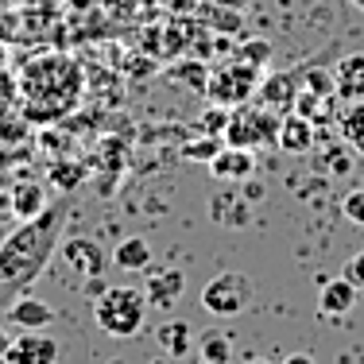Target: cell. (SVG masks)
I'll use <instances>...</instances> for the list:
<instances>
[{"label":"cell","instance_id":"6da1fadb","mask_svg":"<svg viewBox=\"0 0 364 364\" xmlns=\"http://www.w3.org/2000/svg\"><path fill=\"white\" fill-rule=\"evenodd\" d=\"M66 213H70V202L58 198V202H50L39 218H28L4 245H0V314H4L20 294H28L31 283L47 272L50 256L58 252V240H63Z\"/></svg>","mask_w":364,"mask_h":364},{"label":"cell","instance_id":"7a4b0ae2","mask_svg":"<svg viewBox=\"0 0 364 364\" xmlns=\"http://www.w3.org/2000/svg\"><path fill=\"white\" fill-rule=\"evenodd\" d=\"M147 294L136 287H105L93 302V318L109 337H136L147 322Z\"/></svg>","mask_w":364,"mask_h":364},{"label":"cell","instance_id":"3957f363","mask_svg":"<svg viewBox=\"0 0 364 364\" xmlns=\"http://www.w3.org/2000/svg\"><path fill=\"white\" fill-rule=\"evenodd\" d=\"M279 120L283 112L275 109H252V105H237L229 112V124H225V144H237V147H267L275 144L279 136Z\"/></svg>","mask_w":364,"mask_h":364},{"label":"cell","instance_id":"277c9868","mask_svg":"<svg viewBox=\"0 0 364 364\" xmlns=\"http://www.w3.org/2000/svg\"><path fill=\"white\" fill-rule=\"evenodd\" d=\"M256 299V287L245 272H221L205 283L202 291V306L218 318H232L240 310H248V302Z\"/></svg>","mask_w":364,"mask_h":364},{"label":"cell","instance_id":"5b68a950","mask_svg":"<svg viewBox=\"0 0 364 364\" xmlns=\"http://www.w3.org/2000/svg\"><path fill=\"white\" fill-rule=\"evenodd\" d=\"M259 74H264V70H256V66H248V63H240V58H232L229 66H221L218 74H210V85H205V93H210L213 105L237 109V105H245V101L256 93Z\"/></svg>","mask_w":364,"mask_h":364},{"label":"cell","instance_id":"8992f818","mask_svg":"<svg viewBox=\"0 0 364 364\" xmlns=\"http://www.w3.org/2000/svg\"><path fill=\"white\" fill-rule=\"evenodd\" d=\"M8 364H55L58 360V341L43 329H28V333H16L8 345Z\"/></svg>","mask_w":364,"mask_h":364},{"label":"cell","instance_id":"52a82bcc","mask_svg":"<svg viewBox=\"0 0 364 364\" xmlns=\"http://www.w3.org/2000/svg\"><path fill=\"white\" fill-rule=\"evenodd\" d=\"M299 90H302V74L299 70L267 74V77H259V85H256L259 101H264L267 109H275V112H291L294 101H299Z\"/></svg>","mask_w":364,"mask_h":364},{"label":"cell","instance_id":"ba28073f","mask_svg":"<svg viewBox=\"0 0 364 364\" xmlns=\"http://www.w3.org/2000/svg\"><path fill=\"white\" fill-rule=\"evenodd\" d=\"M210 175L221 182H245L256 175V155L252 147H237V144H225L218 155L210 159Z\"/></svg>","mask_w":364,"mask_h":364},{"label":"cell","instance_id":"9c48e42d","mask_svg":"<svg viewBox=\"0 0 364 364\" xmlns=\"http://www.w3.org/2000/svg\"><path fill=\"white\" fill-rule=\"evenodd\" d=\"M0 318H4V322L12 326L16 333H28V329H47L50 322H55V310H50L43 299L20 294V299H16V302H12V306H8Z\"/></svg>","mask_w":364,"mask_h":364},{"label":"cell","instance_id":"30bf717a","mask_svg":"<svg viewBox=\"0 0 364 364\" xmlns=\"http://www.w3.org/2000/svg\"><path fill=\"white\" fill-rule=\"evenodd\" d=\"M275 144H279L287 155H306L310 147H314V120L302 117V112H283Z\"/></svg>","mask_w":364,"mask_h":364},{"label":"cell","instance_id":"8fae6325","mask_svg":"<svg viewBox=\"0 0 364 364\" xmlns=\"http://www.w3.org/2000/svg\"><path fill=\"white\" fill-rule=\"evenodd\" d=\"M182 287H186V275L178 267H163V272H151L147 267V283H144V294L151 306H175Z\"/></svg>","mask_w":364,"mask_h":364},{"label":"cell","instance_id":"7c38bea8","mask_svg":"<svg viewBox=\"0 0 364 364\" xmlns=\"http://www.w3.org/2000/svg\"><path fill=\"white\" fill-rule=\"evenodd\" d=\"M240 4H245V0H202V4H198V20L210 31H225V36H229V31H240V23H245Z\"/></svg>","mask_w":364,"mask_h":364},{"label":"cell","instance_id":"4fadbf2b","mask_svg":"<svg viewBox=\"0 0 364 364\" xmlns=\"http://www.w3.org/2000/svg\"><path fill=\"white\" fill-rule=\"evenodd\" d=\"M66 259H70V267L85 275V279H101V272H105V252H101L97 240L90 237H70L66 240Z\"/></svg>","mask_w":364,"mask_h":364},{"label":"cell","instance_id":"5bb4252c","mask_svg":"<svg viewBox=\"0 0 364 364\" xmlns=\"http://www.w3.org/2000/svg\"><path fill=\"white\" fill-rule=\"evenodd\" d=\"M357 283H349L341 275V279H329L326 287H322V299H318V310H322L326 318H341V314H349L353 306H357Z\"/></svg>","mask_w":364,"mask_h":364},{"label":"cell","instance_id":"9a60e30c","mask_svg":"<svg viewBox=\"0 0 364 364\" xmlns=\"http://www.w3.org/2000/svg\"><path fill=\"white\" fill-rule=\"evenodd\" d=\"M337 97L349 105V101H360L364 97V55H345L341 63H337Z\"/></svg>","mask_w":364,"mask_h":364},{"label":"cell","instance_id":"2e32d148","mask_svg":"<svg viewBox=\"0 0 364 364\" xmlns=\"http://www.w3.org/2000/svg\"><path fill=\"white\" fill-rule=\"evenodd\" d=\"M8 202H12L16 218L28 221V218H39V213L47 210L50 198H47V186H39V182H16L12 194H8Z\"/></svg>","mask_w":364,"mask_h":364},{"label":"cell","instance_id":"e0dca14e","mask_svg":"<svg viewBox=\"0 0 364 364\" xmlns=\"http://www.w3.org/2000/svg\"><path fill=\"white\" fill-rule=\"evenodd\" d=\"M112 264L120 272H147L151 267V245L144 237H124L117 248H112Z\"/></svg>","mask_w":364,"mask_h":364},{"label":"cell","instance_id":"ac0fdd59","mask_svg":"<svg viewBox=\"0 0 364 364\" xmlns=\"http://www.w3.org/2000/svg\"><path fill=\"white\" fill-rule=\"evenodd\" d=\"M341 136H345V144H349L353 151L364 155V97L345 105V112H341Z\"/></svg>","mask_w":364,"mask_h":364},{"label":"cell","instance_id":"d6986e66","mask_svg":"<svg viewBox=\"0 0 364 364\" xmlns=\"http://www.w3.org/2000/svg\"><path fill=\"white\" fill-rule=\"evenodd\" d=\"M159 345L171 353V357H186L190 353V326L186 322H167L159 329Z\"/></svg>","mask_w":364,"mask_h":364},{"label":"cell","instance_id":"ffe728a7","mask_svg":"<svg viewBox=\"0 0 364 364\" xmlns=\"http://www.w3.org/2000/svg\"><path fill=\"white\" fill-rule=\"evenodd\" d=\"M225 147V136H198V140H190V144H182V159H190V163H210L213 155H218Z\"/></svg>","mask_w":364,"mask_h":364},{"label":"cell","instance_id":"44dd1931","mask_svg":"<svg viewBox=\"0 0 364 364\" xmlns=\"http://www.w3.org/2000/svg\"><path fill=\"white\" fill-rule=\"evenodd\" d=\"M105 4V12L112 16V20H136V16H144V12H151L159 0H101Z\"/></svg>","mask_w":364,"mask_h":364},{"label":"cell","instance_id":"7402d4cb","mask_svg":"<svg viewBox=\"0 0 364 364\" xmlns=\"http://www.w3.org/2000/svg\"><path fill=\"white\" fill-rule=\"evenodd\" d=\"M202 360H205V364H229V360H232L229 337H221V333L202 337Z\"/></svg>","mask_w":364,"mask_h":364},{"label":"cell","instance_id":"603a6c76","mask_svg":"<svg viewBox=\"0 0 364 364\" xmlns=\"http://www.w3.org/2000/svg\"><path fill=\"white\" fill-rule=\"evenodd\" d=\"M237 58L248 63V66H256V70H264L267 58H272V43L267 39H248L245 47H237Z\"/></svg>","mask_w":364,"mask_h":364},{"label":"cell","instance_id":"cb8c5ba5","mask_svg":"<svg viewBox=\"0 0 364 364\" xmlns=\"http://www.w3.org/2000/svg\"><path fill=\"white\" fill-rule=\"evenodd\" d=\"M302 90H310L314 97H337V77L326 74V70H310L306 77H302Z\"/></svg>","mask_w":364,"mask_h":364},{"label":"cell","instance_id":"d4e9b609","mask_svg":"<svg viewBox=\"0 0 364 364\" xmlns=\"http://www.w3.org/2000/svg\"><path fill=\"white\" fill-rule=\"evenodd\" d=\"M326 167H329V175H349V171H353V151H349V144H329Z\"/></svg>","mask_w":364,"mask_h":364},{"label":"cell","instance_id":"484cf974","mask_svg":"<svg viewBox=\"0 0 364 364\" xmlns=\"http://www.w3.org/2000/svg\"><path fill=\"white\" fill-rule=\"evenodd\" d=\"M171 77H186V85H194V90L205 93V85H210V74H205L202 63H186V66H171Z\"/></svg>","mask_w":364,"mask_h":364},{"label":"cell","instance_id":"4316f807","mask_svg":"<svg viewBox=\"0 0 364 364\" xmlns=\"http://www.w3.org/2000/svg\"><path fill=\"white\" fill-rule=\"evenodd\" d=\"M341 210H345V218H349L353 225H364V190H349L345 202H341Z\"/></svg>","mask_w":364,"mask_h":364},{"label":"cell","instance_id":"83f0119b","mask_svg":"<svg viewBox=\"0 0 364 364\" xmlns=\"http://www.w3.org/2000/svg\"><path fill=\"white\" fill-rule=\"evenodd\" d=\"M345 279H349V283H357V287L364 291V252L349 256V264H345Z\"/></svg>","mask_w":364,"mask_h":364},{"label":"cell","instance_id":"f1b7e54d","mask_svg":"<svg viewBox=\"0 0 364 364\" xmlns=\"http://www.w3.org/2000/svg\"><path fill=\"white\" fill-rule=\"evenodd\" d=\"M202 4V0H167L171 16H194V8Z\"/></svg>","mask_w":364,"mask_h":364},{"label":"cell","instance_id":"f546056e","mask_svg":"<svg viewBox=\"0 0 364 364\" xmlns=\"http://www.w3.org/2000/svg\"><path fill=\"white\" fill-rule=\"evenodd\" d=\"M248 186H245V194H248V202H256V198H264V186L259 182H252V178H245Z\"/></svg>","mask_w":364,"mask_h":364},{"label":"cell","instance_id":"4dcf8cb0","mask_svg":"<svg viewBox=\"0 0 364 364\" xmlns=\"http://www.w3.org/2000/svg\"><path fill=\"white\" fill-rule=\"evenodd\" d=\"M283 364H318V360L310 357V353H291V357L283 360Z\"/></svg>","mask_w":364,"mask_h":364},{"label":"cell","instance_id":"1f68e13d","mask_svg":"<svg viewBox=\"0 0 364 364\" xmlns=\"http://www.w3.org/2000/svg\"><path fill=\"white\" fill-rule=\"evenodd\" d=\"M101 0H70V8L74 12H90V8H97Z\"/></svg>","mask_w":364,"mask_h":364},{"label":"cell","instance_id":"d6a6232c","mask_svg":"<svg viewBox=\"0 0 364 364\" xmlns=\"http://www.w3.org/2000/svg\"><path fill=\"white\" fill-rule=\"evenodd\" d=\"M8 345H12V333H8V326H0V353H8Z\"/></svg>","mask_w":364,"mask_h":364},{"label":"cell","instance_id":"836d02e7","mask_svg":"<svg viewBox=\"0 0 364 364\" xmlns=\"http://www.w3.org/2000/svg\"><path fill=\"white\" fill-rule=\"evenodd\" d=\"M349 4H357V8H360V12H364V0H349Z\"/></svg>","mask_w":364,"mask_h":364},{"label":"cell","instance_id":"e575fe53","mask_svg":"<svg viewBox=\"0 0 364 364\" xmlns=\"http://www.w3.org/2000/svg\"><path fill=\"white\" fill-rule=\"evenodd\" d=\"M0 364H8V357H4V353H0Z\"/></svg>","mask_w":364,"mask_h":364},{"label":"cell","instance_id":"d590c367","mask_svg":"<svg viewBox=\"0 0 364 364\" xmlns=\"http://www.w3.org/2000/svg\"><path fill=\"white\" fill-rule=\"evenodd\" d=\"M248 364H267V360H248Z\"/></svg>","mask_w":364,"mask_h":364}]
</instances>
